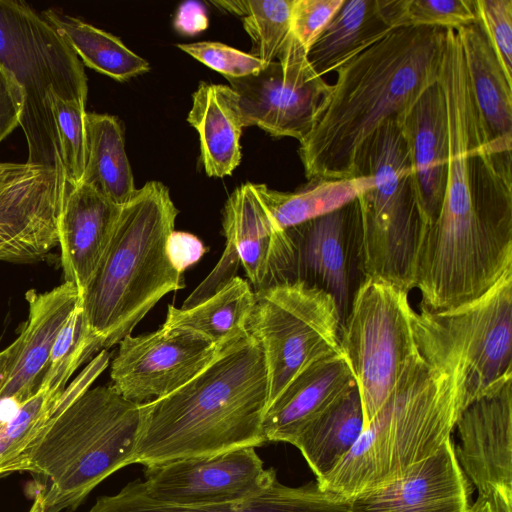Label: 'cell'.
Masks as SVG:
<instances>
[{"instance_id": "cell-1", "label": "cell", "mask_w": 512, "mask_h": 512, "mask_svg": "<svg viewBox=\"0 0 512 512\" xmlns=\"http://www.w3.org/2000/svg\"><path fill=\"white\" fill-rule=\"evenodd\" d=\"M438 83L448 121L441 209L422 234L414 287L436 307L472 301L512 269V138L494 137L475 102L462 47L447 29Z\"/></svg>"}, {"instance_id": "cell-2", "label": "cell", "mask_w": 512, "mask_h": 512, "mask_svg": "<svg viewBox=\"0 0 512 512\" xmlns=\"http://www.w3.org/2000/svg\"><path fill=\"white\" fill-rule=\"evenodd\" d=\"M447 29L403 27L339 67L310 132L299 142L308 180L356 177L359 154L385 122H401L438 80Z\"/></svg>"}, {"instance_id": "cell-3", "label": "cell", "mask_w": 512, "mask_h": 512, "mask_svg": "<svg viewBox=\"0 0 512 512\" xmlns=\"http://www.w3.org/2000/svg\"><path fill=\"white\" fill-rule=\"evenodd\" d=\"M264 355L249 335L219 351L189 382L140 404L142 424L133 464L151 467L267 442Z\"/></svg>"}, {"instance_id": "cell-4", "label": "cell", "mask_w": 512, "mask_h": 512, "mask_svg": "<svg viewBox=\"0 0 512 512\" xmlns=\"http://www.w3.org/2000/svg\"><path fill=\"white\" fill-rule=\"evenodd\" d=\"M465 404V369L459 356L421 350L350 451L316 479L318 485L351 499L394 481L451 438Z\"/></svg>"}, {"instance_id": "cell-5", "label": "cell", "mask_w": 512, "mask_h": 512, "mask_svg": "<svg viewBox=\"0 0 512 512\" xmlns=\"http://www.w3.org/2000/svg\"><path fill=\"white\" fill-rule=\"evenodd\" d=\"M178 212L159 181L147 182L121 206L108 246L81 295L86 326L103 349L130 335L164 295L185 287L167 251Z\"/></svg>"}, {"instance_id": "cell-6", "label": "cell", "mask_w": 512, "mask_h": 512, "mask_svg": "<svg viewBox=\"0 0 512 512\" xmlns=\"http://www.w3.org/2000/svg\"><path fill=\"white\" fill-rule=\"evenodd\" d=\"M141 424L140 404L111 385L88 389L58 412L25 470L45 512L74 511L99 483L133 464Z\"/></svg>"}, {"instance_id": "cell-7", "label": "cell", "mask_w": 512, "mask_h": 512, "mask_svg": "<svg viewBox=\"0 0 512 512\" xmlns=\"http://www.w3.org/2000/svg\"><path fill=\"white\" fill-rule=\"evenodd\" d=\"M0 67L23 93L19 126L27 141V162L54 168L65 179L49 93L86 105L83 63L29 4L0 0Z\"/></svg>"}, {"instance_id": "cell-8", "label": "cell", "mask_w": 512, "mask_h": 512, "mask_svg": "<svg viewBox=\"0 0 512 512\" xmlns=\"http://www.w3.org/2000/svg\"><path fill=\"white\" fill-rule=\"evenodd\" d=\"M340 329L335 300L318 287L292 281L255 292L247 331L264 355L267 407L307 367L342 352Z\"/></svg>"}, {"instance_id": "cell-9", "label": "cell", "mask_w": 512, "mask_h": 512, "mask_svg": "<svg viewBox=\"0 0 512 512\" xmlns=\"http://www.w3.org/2000/svg\"><path fill=\"white\" fill-rule=\"evenodd\" d=\"M408 294L392 283L366 278L341 324V349L355 378L364 426L420 355L412 326L415 310Z\"/></svg>"}, {"instance_id": "cell-10", "label": "cell", "mask_w": 512, "mask_h": 512, "mask_svg": "<svg viewBox=\"0 0 512 512\" xmlns=\"http://www.w3.org/2000/svg\"><path fill=\"white\" fill-rule=\"evenodd\" d=\"M417 343L460 357L466 404L512 379V269L478 298L442 311L419 307L412 319Z\"/></svg>"}, {"instance_id": "cell-11", "label": "cell", "mask_w": 512, "mask_h": 512, "mask_svg": "<svg viewBox=\"0 0 512 512\" xmlns=\"http://www.w3.org/2000/svg\"><path fill=\"white\" fill-rule=\"evenodd\" d=\"M226 79L238 97L245 128L257 126L299 142L313 128L331 91L291 33L277 61L256 74Z\"/></svg>"}, {"instance_id": "cell-12", "label": "cell", "mask_w": 512, "mask_h": 512, "mask_svg": "<svg viewBox=\"0 0 512 512\" xmlns=\"http://www.w3.org/2000/svg\"><path fill=\"white\" fill-rule=\"evenodd\" d=\"M284 231L289 245L288 282L302 281L330 294L342 324L366 279L359 198Z\"/></svg>"}, {"instance_id": "cell-13", "label": "cell", "mask_w": 512, "mask_h": 512, "mask_svg": "<svg viewBox=\"0 0 512 512\" xmlns=\"http://www.w3.org/2000/svg\"><path fill=\"white\" fill-rule=\"evenodd\" d=\"M145 480L131 484L148 499L166 505H223L262 492L276 478L254 447L190 457L146 467Z\"/></svg>"}, {"instance_id": "cell-14", "label": "cell", "mask_w": 512, "mask_h": 512, "mask_svg": "<svg viewBox=\"0 0 512 512\" xmlns=\"http://www.w3.org/2000/svg\"><path fill=\"white\" fill-rule=\"evenodd\" d=\"M65 191L54 168L0 162V261H39L58 246Z\"/></svg>"}, {"instance_id": "cell-15", "label": "cell", "mask_w": 512, "mask_h": 512, "mask_svg": "<svg viewBox=\"0 0 512 512\" xmlns=\"http://www.w3.org/2000/svg\"><path fill=\"white\" fill-rule=\"evenodd\" d=\"M201 335L183 328L127 335L112 360L111 386L125 399L143 404L164 397L199 374L219 353Z\"/></svg>"}, {"instance_id": "cell-16", "label": "cell", "mask_w": 512, "mask_h": 512, "mask_svg": "<svg viewBox=\"0 0 512 512\" xmlns=\"http://www.w3.org/2000/svg\"><path fill=\"white\" fill-rule=\"evenodd\" d=\"M222 216L224 252L181 308L192 307L216 293L235 277L240 264L254 292L281 282L283 230L274 225L254 184L236 188L228 197Z\"/></svg>"}, {"instance_id": "cell-17", "label": "cell", "mask_w": 512, "mask_h": 512, "mask_svg": "<svg viewBox=\"0 0 512 512\" xmlns=\"http://www.w3.org/2000/svg\"><path fill=\"white\" fill-rule=\"evenodd\" d=\"M455 428V456L478 495L512 499V379L468 404Z\"/></svg>"}, {"instance_id": "cell-18", "label": "cell", "mask_w": 512, "mask_h": 512, "mask_svg": "<svg viewBox=\"0 0 512 512\" xmlns=\"http://www.w3.org/2000/svg\"><path fill=\"white\" fill-rule=\"evenodd\" d=\"M470 495L449 438L399 478L352 497L349 512H466Z\"/></svg>"}, {"instance_id": "cell-19", "label": "cell", "mask_w": 512, "mask_h": 512, "mask_svg": "<svg viewBox=\"0 0 512 512\" xmlns=\"http://www.w3.org/2000/svg\"><path fill=\"white\" fill-rule=\"evenodd\" d=\"M25 297L28 319L18 335L16 358L0 388V423L39 389L56 337L81 298L77 287L65 281L45 292L29 290Z\"/></svg>"}, {"instance_id": "cell-20", "label": "cell", "mask_w": 512, "mask_h": 512, "mask_svg": "<svg viewBox=\"0 0 512 512\" xmlns=\"http://www.w3.org/2000/svg\"><path fill=\"white\" fill-rule=\"evenodd\" d=\"M121 206L85 183L66 184L58 218V246L64 281L80 296L108 246Z\"/></svg>"}, {"instance_id": "cell-21", "label": "cell", "mask_w": 512, "mask_h": 512, "mask_svg": "<svg viewBox=\"0 0 512 512\" xmlns=\"http://www.w3.org/2000/svg\"><path fill=\"white\" fill-rule=\"evenodd\" d=\"M111 354L97 353L71 380L43 377L39 389L0 423V478L25 472L31 454L52 418L71 405L108 367Z\"/></svg>"}, {"instance_id": "cell-22", "label": "cell", "mask_w": 512, "mask_h": 512, "mask_svg": "<svg viewBox=\"0 0 512 512\" xmlns=\"http://www.w3.org/2000/svg\"><path fill=\"white\" fill-rule=\"evenodd\" d=\"M356 387L344 353L325 357L297 375L266 408L267 442L293 444L302 431Z\"/></svg>"}, {"instance_id": "cell-23", "label": "cell", "mask_w": 512, "mask_h": 512, "mask_svg": "<svg viewBox=\"0 0 512 512\" xmlns=\"http://www.w3.org/2000/svg\"><path fill=\"white\" fill-rule=\"evenodd\" d=\"M400 125L425 230L439 214L447 176V110L438 80L423 92Z\"/></svg>"}, {"instance_id": "cell-24", "label": "cell", "mask_w": 512, "mask_h": 512, "mask_svg": "<svg viewBox=\"0 0 512 512\" xmlns=\"http://www.w3.org/2000/svg\"><path fill=\"white\" fill-rule=\"evenodd\" d=\"M350 499L323 490L317 481L298 487L276 478L262 492L223 505L184 507L154 502L131 482L118 493L102 496L87 512H349Z\"/></svg>"}, {"instance_id": "cell-25", "label": "cell", "mask_w": 512, "mask_h": 512, "mask_svg": "<svg viewBox=\"0 0 512 512\" xmlns=\"http://www.w3.org/2000/svg\"><path fill=\"white\" fill-rule=\"evenodd\" d=\"M187 117L199 135L201 161L210 177L230 175L241 161L244 120L238 97L227 85L201 82Z\"/></svg>"}, {"instance_id": "cell-26", "label": "cell", "mask_w": 512, "mask_h": 512, "mask_svg": "<svg viewBox=\"0 0 512 512\" xmlns=\"http://www.w3.org/2000/svg\"><path fill=\"white\" fill-rule=\"evenodd\" d=\"M357 176H369L374 186L359 197L361 209L372 216L390 212L413 196V171L400 121L385 122L362 148Z\"/></svg>"}, {"instance_id": "cell-27", "label": "cell", "mask_w": 512, "mask_h": 512, "mask_svg": "<svg viewBox=\"0 0 512 512\" xmlns=\"http://www.w3.org/2000/svg\"><path fill=\"white\" fill-rule=\"evenodd\" d=\"M393 30L389 0H344L307 57L312 68L323 77Z\"/></svg>"}, {"instance_id": "cell-28", "label": "cell", "mask_w": 512, "mask_h": 512, "mask_svg": "<svg viewBox=\"0 0 512 512\" xmlns=\"http://www.w3.org/2000/svg\"><path fill=\"white\" fill-rule=\"evenodd\" d=\"M255 302V292L241 277H233L204 301L189 307L168 305L163 327L195 332L218 349L248 334L247 325Z\"/></svg>"}, {"instance_id": "cell-29", "label": "cell", "mask_w": 512, "mask_h": 512, "mask_svg": "<svg viewBox=\"0 0 512 512\" xmlns=\"http://www.w3.org/2000/svg\"><path fill=\"white\" fill-rule=\"evenodd\" d=\"M456 33L473 96L486 125L494 137L512 138V82L478 22Z\"/></svg>"}, {"instance_id": "cell-30", "label": "cell", "mask_w": 512, "mask_h": 512, "mask_svg": "<svg viewBox=\"0 0 512 512\" xmlns=\"http://www.w3.org/2000/svg\"><path fill=\"white\" fill-rule=\"evenodd\" d=\"M256 192L274 225L285 230L331 213L369 192V176L350 178H312L294 192H280L264 184H254Z\"/></svg>"}, {"instance_id": "cell-31", "label": "cell", "mask_w": 512, "mask_h": 512, "mask_svg": "<svg viewBox=\"0 0 512 512\" xmlns=\"http://www.w3.org/2000/svg\"><path fill=\"white\" fill-rule=\"evenodd\" d=\"M86 166L82 177L116 205L127 203L136 192L119 119L109 114L86 112Z\"/></svg>"}, {"instance_id": "cell-32", "label": "cell", "mask_w": 512, "mask_h": 512, "mask_svg": "<svg viewBox=\"0 0 512 512\" xmlns=\"http://www.w3.org/2000/svg\"><path fill=\"white\" fill-rule=\"evenodd\" d=\"M40 15L82 63L99 73L126 81L150 69L145 59L111 33L55 9H46Z\"/></svg>"}, {"instance_id": "cell-33", "label": "cell", "mask_w": 512, "mask_h": 512, "mask_svg": "<svg viewBox=\"0 0 512 512\" xmlns=\"http://www.w3.org/2000/svg\"><path fill=\"white\" fill-rule=\"evenodd\" d=\"M364 427L357 387L308 425L296 438L299 449L316 479L325 476L352 448Z\"/></svg>"}, {"instance_id": "cell-34", "label": "cell", "mask_w": 512, "mask_h": 512, "mask_svg": "<svg viewBox=\"0 0 512 512\" xmlns=\"http://www.w3.org/2000/svg\"><path fill=\"white\" fill-rule=\"evenodd\" d=\"M293 0L234 1L232 13L243 17L252 41L251 55L269 64L276 61L290 36Z\"/></svg>"}, {"instance_id": "cell-35", "label": "cell", "mask_w": 512, "mask_h": 512, "mask_svg": "<svg viewBox=\"0 0 512 512\" xmlns=\"http://www.w3.org/2000/svg\"><path fill=\"white\" fill-rule=\"evenodd\" d=\"M50 106L57 130L66 184L82 181L86 166V110L83 103L49 93Z\"/></svg>"}, {"instance_id": "cell-36", "label": "cell", "mask_w": 512, "mask_h": 512, "mask_svg": "<svg viewBox=\"0 0 512 512\" xmlns=\"http://www.w3.org/2000/svg\"><path fill=\"white\" fill-rule=\"evenodd\" d=\"M398 28L458 29L477 22L474 0H395Z\"/></svg>"}, {"instance_id": "cell-37", "label": "cell", "mask_w": 512, "mask_h": 512, "mask_svg": "<svg viewBox=\"0 0 512 512\" xmlns=\"http://www.w3.org/2000/svg\"><path fill=\"white\" fill-rule=\"evenodd\" d=\"M477 22L512 82V0H474Z\"/></svg>"}, {"instance_id": "cell-38", "label": "cell", "mask_w": 512, "mask_h": 512, "mask_svg": "<svg viewBox=\"0 0 512 512\" xmlns=\"http://www.w3.org/2000/svg\"><path fill=\"white\" fill-rule=\"evenodd\" d=\"M178 48L226 78L256 74L267 64L250 53L220 42L203 41L178 44Z\"/></svg>"}, {"instance_id": "cell-39", "label": "cell", "mask_w": 512, "mask_h": 512, "mask_svg": "<svg viewBox=\"0 0 512 512\" xmlns=\"http://www.w3.org/2000/svg\"><path fill=\"white\" fill-rule=\"evenodd\" d=\"M344 0H293L290 33L309 52Z\"/></svg>"}, {"instance_id": "cell-40", "label": "cell", "mask_w": 512, "mask_h": 512, "mask_svg": "<svg viewBox=\"0 0 512 512\" xmlns=\"http://www.w3.org/2000/svg\"><path fill=\"white\" fill-rule=\"evenodd\" d=\"M23 110V93L13 76L0 67V142L18 125Z\"/></svg>"}, {"instance_id": "cell-41", "label": "cell", "mask_w": 512, "mask_h": 512, "mask_svg": "<svg viewBox=\"0 0 512 512\" xmlns=\"http://www.w3.org/2000/svg\"><path fill=\"white\" fill-rule=\"evenodd\" d=\"M167 251L171 263L183 273L205 254L206 248L197 236L174 230L168 238Z\"/></svg>"}, {"instance_id": "cell-42", "label": "cell", "mask_w": 512, "mask_h": 512, "mask_svg": "<svg viewBox=\"0 0 512 512\" xmlns=\"http://www.w3.org/2000/svg\"><path fill=\"white\" fill-rule=\"evenodd\" d=\"M175 29L187 36L196 35L208 27V17L205 7L197 1L182 3L175 15Z\"/></svg>"}, {"instance_id": "cell-43", "label": "cell", "mask_w": 512, "mask_h": 512, "mask_svg": "<svg viewBox=\"0 0 512 512\" xmlns=\"http://www.w3.org/2000/svg\"><path fill=\"white\" fill-rule=\"evenodd\" d=\"M466 512H512V499L500 493L478 495Z\"/></svg>"}, {"instance_id": "cell-44", "label": "cell", "mask_w": 512, "mask_h": 512, "mask_svg": "<svg viewBox=\"0 0 512 512\" xmlns=\"http://www.w3.org/2000/svg\"><path fill=\"white\" fill-rule=\"evenodd\" d=\"M20 346V340L17 337L8 347L0 350V388L11 368Z\"/></svg>"}, {"instance_id": "cell-45", "label": "cell", "mask_w": 512, "mask_h": 512, "mask_svg": "<svg viewBox=\"0 0 512 512\" xmlns=\"http://www.w3.org/2000/svg\"><path fill=\"white\" fill-rule=\"evenodd\" d=\"M28 512H45L42 498L38 494L33 495V502Z\"/></svg>"}]
</instances>
